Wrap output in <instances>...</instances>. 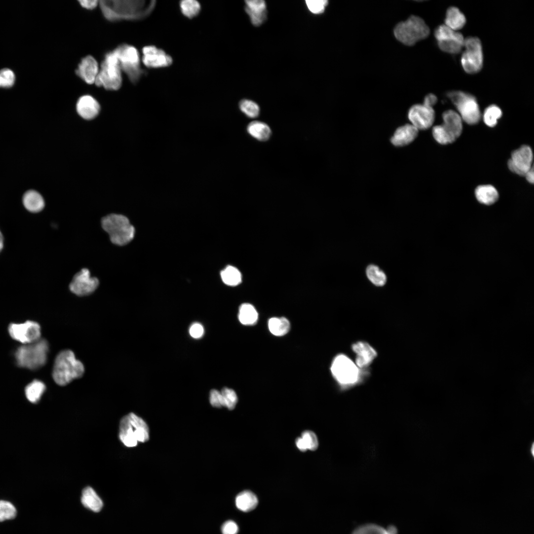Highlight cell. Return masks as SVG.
<instances>
[{"label": "cell", "instance_id": "30", "mask_svg": "<svg viewBox=\"0 0 534 534\" xmlns=\"http://www.w3.org/2000/svg\"><path fill=\"white\" fill-rule=\"evenodd\" d=\"M268 328L273 335L282 336L289 332L290 323L288 319L285 317H273L268 320Z\"/></svg>", "mask_w": 534, "mask_h": 534}, {"label": "cell", "instance_id": "8", "mask_svg": "<svg viewBox=\"0 0 534 534\" xmlns=\"http://www.w3.org/2000/svg\"><path fill=\"white\" fill-rule=\"evenodd\" d=\"M118 57L120 66L130 81L135 84L145 74L140 66V57L137 49L127 44L119 45L114 49Z\"/></svg>", "mask_w": 534, "mask_h": 534}, {"label": "cell", "instance_id": "33", "mask_svg": "<svg viewBox=\"0 0 534 534\" xmlns=\"http://www.w3.org/2000/svg\"><path fill=\"white\" fill-rule=\"evenodd\" d=\"M434 36L438 42L450 40L464 41L461 33L455 32L445 25H441L437 27L435 31Z\"/></svg>", "mask_w": 534, "mask_h": 534}, {"label": "cell", "instance_id": "15", "mask_svg": "<svg viewBox=\"0 0 534 534\" xmlns=\"http://www.w3.org/2000/svg\"><path fill=\"white\" fill-rule=\"evenodd\" d=\"M142 52V61L147 68H166L170 66L173 63V59L170 55L155 45L144 46Z\"/></svg>", "mask_w": 534, "mask_h": 534}, {"label": "cell", "instance_id": "10", "mask_svg": "<svg viewBox=\"0 0 534 534\" xmlns=\"http://www.w3.org/2000/svg\"><path fill=\"white\" fill-rule=\"evenodd\" d=\"M333 377L342 388L356 384L359 379L358 367L349 357L339 354L333 359L331 367Z\"/></svg>", "mask_w": 534, "mask_h": 534}, {"label": "cell", "instance_id": "21", "mask_svg": "<svg viewBox=\"0 0 534 534\" xmlns=\"http://www.w3.org/2000/svg\"><path fill=\"white\" fill-rule=\"evenodd\" d=\"M443 129L451 136L456 139L461 134L463 129L462 120L459 114L452 110L444 112L442 115Z\"/></svg>", "mask_w": 534, "mask_h": 534}, {"label": "cell", "instance_id": "7", "mask_svg": "<svg viewBox=\"0 0 534 534\" xmlns=\"http://www.w3.org/2000/svg\"><path fill=\"white\" fill-rule=\"evenodd\" d=\"M430 29L423 19L411 15L404 21L399 23L395 27L396 38L402 44L411 46L426 38Z\"/></svg>", "mask_w": 534, "mask_h": 534}, {"label": "cell", "instance_id": "44", "mask_svg": "<svg viewBox=\"0 0 534 534\" xmlns=\"http://www.w3.org/2000/svg\"><path fill=\"white\" fill-rule=\"evenodd\" d=\"M303 439L307 449L314 451L318 446V441L316 435L311 431H304L301 436Z\"/></svg>", "mask_w": 534, "mask_h": 534}, {"label": "cell", "instance_id": "50", "mask_svg": "<svg viewBox=\"0 0 534 534\" xmlns=\"http://www.w3.org/2000/svg\"><path fill=\"white\" fill-rule=\"evenodd\" d=\"M79 2L84 8L92 9L95 8L98 4L99 1L94 0H79Z\"/></svg>", "mask_w": 534, "mask_h": 534}, {"label": "cell", "instance_id": "20", "mask_svg": "<svg viewBox=\"0 0 534 534\" xmlns=\"http://www.w3.org/2000/svg\"><path fill=\"white\" fill-rule=\"evenodd\" d=\"M245 2V10L252 24L255 26L263 24L267 18L265 1L263 0H247Z\"/></svg>", "mask_w": 534, "mask_h": 534}, {"label": "cell", "instance_id": "4", "mask_svg": "<svg viewBox=\"0 0 534 534\" xmlns=\"http://www.w3.org/2000/svg\"><path fill=\"white\" fill-rule=\"evenodd\" d=\"M119 437L125 446L134 447L138 442L144 443L149 440L148 426L141 418L130 413L120 421Z\"/></svg>", "mask_w": 534, "mask_h": 534}, {"label": "cell", "instance_id": "39", "mask_svg": "<svg viewBox=\"0 0 534 534\" xmlns=\"http://www.w3.org/2000/svg\"><path fill=\"white\" fill-rule=\"evenodd\" d=\"M222 406L229 410H232L235 407L237 401V396L235 391L227 387L223 388L221 392Z\"/></svg>", "mask_w": 534, "mask_h": 534}, {"label": "cell", "instance_id": "52", "mask_svg": "<svg viewBox=\"0 0 534 534\" xmlns=\"http://www.w3.org/2000/svg\"><path fill=\"white\" fill-rule=\"evenodd\" d=\"M524 176L526 177V179L527 180V181L529 182H530L531 183H532V184L534 183V173L533 166L532 167V168L529 171H528L526 173V174H525V175Z\"/></svg>", "mask_w": 534, "mask_h": 534}, {"label": "cell", "instance_id": "6", "mask_svg": "<svg viewBox=\"0 0 534 534\" xmlns=\"http://www.w3.org/2000/svg\"><path fill=\"white\" fill-rule=\"evenodd\" d=\"M121 70L115 51L113 50L106 53L95 79V85L102 87L106 90L119 89L122 84Z\"/></svg>", "mask_w": 534, "mask_h": 534}, {"label": "cell", "instance_id": "27", "mask_svg": "<svg viewBox=\"0 0 534 534\" xmlns=\"http://www.w3.org/2000/svg\"><path fill=\"white\" fill-rule=\"evenodd\" d=\"M466 22L465 15L458 8L451 6L447 9L445 18V25L455 31L463 28Z\"/></svg>", "mask_w": 534, "mask_h": 534}, {"label": "cell", "instance_id": "9", "mask_svg": "<svg viewBox=\"0 0 534 534\" xmlns=\"http://www.w3.org/2000/svg\"><path fill=\"white\" fill-rule=\"evenodd\" d=\"M457 109L462 121L469 125L477 124L481 114L477 99L473 95L461 91H451L447 93Z\"/></svg>", "mask_w": 534, "mask_h": 534}, {"label": "cell", "instance_id": "18", "mask_svg": "<svg viewBox=\"0 0 534 534\" xmlns=\"http://www.w3.org/2000/svg\"><path fill=\"white\" fill-rule=\"evenodd\" d=\"M352 350L356 354V364L358 368L369 365L377 356V352L368 343L358 341L352 345Z\"/></svg>", "mask_w": 534, "mask_h": 534}, {"label": "cell", "instance_id": "45", "mask_svg": "<svg viewBox=\"0 0 534 534\" xmlns=\"http://www.w3.org/2000/svg\"><path fill=\"white\" fill-rule=\"evenodd\" d=\"M326 0H307L306 5L309 10L312 13L318 14L324 12L328 4Z\"/></svg>", "mask_w": 534, "mask_h": 534}, {"label": "cell", "instance_id": "3", "mask_svg": "<svg viewBox=\"0 0 534 534\" xmlns=\"http://www.w3.org/2000/svg\"><path fill=\"white\" fill-rule=\"evenodd\" d=\"M48 349V344L44 339L21 346L15 352L16 364L31 370L39 368L46 362Z\"/></svg>", "mask_w": 534, "mask_h": 534}, {"label": "cell", "instance_id": "5", "mask_svg": "<svg viewBox=\"0 0 534 534\" xmlns=\"http://www.w3.org/2000/svg\"><path fill=\"white\" fill-rule=\"evenodd\" d=\"M103 229L109 234L111 241L117 245H125L134 238L135 229L125 216L112 214L101 220Z\"/></svg>", "mask_w": 534, "mask_h": 534}, {"label": "cell", "instance_id": "29", "mask_svg": "<svg viewBox=\"0 0 534 534\" xmlns=\"http://www.w3.org/2000/svg\"><path fill=\"white\" fill-rule=\"evenodd\" d=\"M238 319L243 325H254L258 321V313L252 305L244 303L239 308Z\"/></svg>", "mask_w": 534, "mask_h": 534}, {"label": "cell", "instance_id": "47", "mask_svg": "<svg viewBox=\"0 0 534 534\" xmlns=\"http://www.w3.org/2000/svg\"><path fill=\"white\" fill-rule=\"evenodd\" d=\"M210 402L214 407L223 406L221 392L215 389L212 390L210 393Z\"/></svg>", "mask_w": 534, "mask_h": 534}, {"label": "cell", "instance_id": "48", "mask_svg": "<svg viewBox=\"0 0 534 534\" xmlns=\"http://www.w3.org/2000/svg\"><path fill=\"white\" fill-rule=\"evenodd\" d=\"M189 332L192 337L198 339L203 336L204 328L201 324L197 322L194 323L190 326Z\"/></svg>", "mask_w": 534, "mask_h": 534}, {"label": "cell", "instance_id": "11", "mask_svg": "<svg viewBox=\"0 0 534 534\" xmlns=\"http://www.w3.org/2000/svg\"><path fill=\"white\" fill-rule=\"evenodd\" d=\"M463 46L465 50L462 55L461 63L464 70L469 74L479 72L483 63L482 45L480 39L477 37H468L464 40Z\"/></svg>", "mask_w": 534, "mask_h": 534}, {"label": "cell", "instance_id": "31", "mask_svg": "<svg viewBox=\"0 0 534 534\" xmlns=\"http://www.w3.org/2000/svg\"><path fill=\"white\" fill-rule=\"evenodd\" d=\"M45 388V385L42 381L34 380L26 387V397L31 402L37 403L41 399Z\"/></svg>", "mask_w": 534, "mask_h": 534}, {"label": "cell", "instance_id": "32", "mask_svg": "<svg viewBox=\"0 0 534 534\" xmlns=\"http://www.w3.org/2000/svg\"><path fill=\"white\" fill-rule=\"evenodd\" d=\"M221 277L223 282L228 286H235L239 284L242 281V275L240 271L232 266L226 267L221 272Z\"/></svg>", "mask_w": 534, "mask_h": 534}, {"label": "cell", "instance_id": "49", "mask_svg": "<svg viewBox=\"0 0 534 534\" xmlns=\"http://www.w3.org/2000/svg\"><path fill=\"white\" fill-rule=\"evenodd\" d=\"M437 97L435 94L429 93L425 97L423 104L433 108L437 103Z\"/></svg>", "mask_w": 534, "mask_h": 534}, {"label": "cell", "instance_id": "22", "mask_svg": "<svg viewBox=\"0 0 534 534\" xmlns=\"http://www.w3.org/2000/svg\"><path fill=\"white\" fill-rule=\"evenodd\" d=\"M419 131L411 124L400 127L391 138V143L396 146H404L411 143L417 137Z\"/></svg>", "mask_w": 534, "mask_h": 534}, {"label": "cell", "instance_id": "14", "mask_svg": "<svg viewBox=\"0 0 534 534\" xmlns=\"http://www.w3.org/2000/svg\"><path fill=\"white\" fill-rule=\"evenodd\" d=\"M99 284L98 279L90 276L89 270L83 268L73 277L69 285L70 291L79 296H84L93 293Z\"/></svg>", "mask_w": 534, "mask_h": 534}, {"label": "cell", "instance_id": "51", "mask_svg": "<svg viewBox=\"0 0 534 534\" xmlns=\"http://www.w3.org/2000/svg\"><path fill=\"white\" fill-rule=\"evenodd\" d=\"M295 444L297 448L302 451H306L308 449L307 447L301 437H299L296 439Z\"/></svg>", "mask_w": 534, "mask_h": 534}, {"label": "cell", "instance_id": "41", "mask_svg": "<svg viewBox=\"0 0 534 534\" xmlns=\"http://www.w3.org/2000/svg\"><path fill=\"white\" fill-rule=\"evenodd\" d=\"M432 134L435 139L443 145L451 143L456 140L443 129L441 125L433 128Z\"/></svg>", "mask_w": 534, "mask_h": 534}, {"label": "cell", "instance_id": "40", "mask_svg": "<svg viewBox=\"0 0 534 534\" xmlns=\"http://www.w3.org/2000/svg\"><path fill=\"white\" fill-rule=\"evenodd\" d=\"M464 42L456 40H450L438 42V45L442 51L449 53L455 54L461 51L462 46H463Z\"/></svg>", "mask_w": 534, "mask_h": 534}, {"label": "cell", "instance_id": "26", "mask_svg": "<svg viewBox=\"0 0 534 534\" xmlns=\"http://www.w3.org/2000/svg\"><path fill=\"white\" fill-rule=\"evenodd\" d=\"M475 194L479 202L487 205L494 203L499 197L497 190L491 185L478 186L475 189Z\"/></svg>", "mask_w": 534, "mask_h": 534}, {"label": "cell", "instance_id": "23", "mask_svg": "<svg viewBox=\"0 0 534 534\" xmlns=\"http://www.w3.org/2000/svg\"><path fill=\"white\" fill-rule=\"evenodd\" d=\"M23 205L29 212L37 213L43 210L44 201L42 196L34 190L26 192L22 198Z\"/></svg>", "mask_w": 534, "mask_h": 534}, {"label": "cell", "instance_id": "2", "mask_svg": "<svg viewBox=\"0 0 534 534\" xmlns=\"http://www.w3.org/2000/svg\"><path fill=\"white\" fill-rule=\"evenodd\" d=\"M85 371L83 364L77 359L71 350L60 352L54 360L52 377L55 383L65 386L75 379L82 376Z\"/></svg>", "mask_w": 534, "mask_h": 534}, {"label": "cell", "instance_id": "36", "mask_svg": "<svg viewBox=\"0 0 534 534\" xmlns=\"http://www.w3.org/2000/svg\"><path fill=\"white\" fill-rule=\"evenodd\" d=\"M366 274L369 280L376 286H383L386 282L385 274L375 265L368 266L366 269Z\"/></svg>", "mask_w": 534, "mask_h": 534}, {"label": "cell", "instance_id": "13", "mask_svg": "<svg viewBox=\"0 0 534 534\" xmlns=\"http://www.w3.org/2000/svg\"><path fill=\"white\" fill-rule=\"evenodd\" d=\"M533 153L531 148L526 145L513 151L507 165L512 172L524 176L533 167Z\"/></svg>", "mask_w": 534, "mask_h": 534}, {"label": "cell", "instance_id": "53", "mask_svg": "<svg viewBox=\"0 0 534 534\" xmlns=\"http://www.w3.org/2000/svg\"><path fill=\"white\" fill-rule=\"evenodd\" d=\"M4 247V237L3 235L0 230V253Z\"/></svg>", "mask_w": 534, "mask_h": 534}, {"label": "cell", "instance_id": "37", "mask_svg": "<svg viewBox=\"0 0 534 534\" xmlns=\"http://www.w3.org/2000/svg\"><path fill=\"white\" fill-rule=\"evenodd\" d=\"M239 107L240 110L249 118H255L259 115V106L252 100L246 99H242L239 102Z\"/></svg>", "mask_w": 534, "mask_h": 534}, {"label": "cell", "instance_id": "42", "mask_svg": "<svg viewBox=\"0 0 534 534\" xmlns=\"http://www.w3.org/2000/svg\"><path fill=\"white\" fill-rule=\"evenodd\" d=\"M16 515V509L10 502L0 500V522L13 519Z\"/></svg>", "mask_w": 534, "mask_h": 534}, {"label": "cell", "instance_id": "25", "mask_svg": "<svg viewBox=\"0 0 534 534\" xmlns=\"http://www.w3.org/2000/svg\"><path fill=\"white\" fill-rule=\"evenodd\" d=\"M236 507L243 512H249L254 509L258 503L257 496L250 490H244L235 498Z\"/></svg>", "mask_w": 534, "mask_h": 534}, {"label": "cell", "instance_id": "17", "mask_svg": "<svg viewBox=\"0 0 534 534\" xmlns=\"http://www.w3.org/2000/svg\"><path fill=\"white\" fill-rule=\"evenodd\" d=\"M98 72V63L91 55L82 58L76 70V75L88 84L94 83Z\"/></svg>", "mask_w": 534, "mask_h": 534}, {"label": "cell", "instance_id": "35", "mask_svg": "<svg viewBox=\"0 0 534 534\" xmlns=\"http://www.w3.org/2000/svg\"><path fill=\"white\" fill-rule=\"evenodd\" d=\"M502 112L501 109L496 105H491L486 108L483 114V120L488 126L494 127L497 120L501 118Z\"/></svg>", "mask_w": 534, "mask_h": 534}, {"label": "cell", "instance_id": "28", "mask_svg": "<svg viewBox=\"0 0 534 534\" xmlns=\"http://www.w3.org/2000/svg\"><path fill=\"white\" fill-rule=\"evenodd\" d=\"M247 131L250 135L261 141L267 140L271 134V130L267 124L258 121L249 123Z\"/></svg>", "mask_w": 534, "mask_h": 534}, {"label": "cell", "instance_id": "1", "mask_svg": "<svg viewBox=\"0 0 534 534\" xmlns=\"http://www.w3.org/2000/svg\"><path fill=\"white\" fill-rule=\"evenodd\" d=\"M99 3L103 16L110 21L142 20L151 14L156 5L155 0H102Z\"/></svg>", "mask_w": 534, "mask_h": 534}, {"label": "cell", "instance_id": "16", "mask_svg": "<svg viewBox=\"0 0 534 534\" xmlns=\"http://www.w3.org/2000/svg\"><path fill=\"white\" fill-rule=\"evenodd\" d=\"M408 118L411 124L418 131L425 130L433 124L435 119L434 109L424 104H415L408 112Z\"/></svg>", "mask_w": 534, "mask_h": 534}, {"label": "cell", "instance_id": "46", "mask_svg": "<svg viewBox=\"0 0 534 534\" xmlns=\"http://www.w3.org/2000/svg\"><path fill=\"white\" fill-rule=\"evenodd\" d=\"M238 532V527L237 524L233 521H226L222 526V534H237Z\"/></svg>", "mask_w": 534, "mask_h": 534}, {"label": "cell", "instance_id": "38", "mask_svg": "<svg viewBox=\"0 0 534 534\" xmlns=\"http://www.w3.org/2000/svg\"><path fill=\"white\" fill-rule=\"evenodd\" d=\"M352 534H391L389 530L381 526L374 524H367L356 528Z\"/></svg>", "mask_w": 534, "mask_h": 534}, {"label": "cell", "instance_id": "19", "mask_svg": "<svg viewBox=\"0 0 534 534\" xmlns=\"http://www.w3.org/2000/svg\"><path fill=\"white\" fill-rule=\"evenodd\" d=\"M100 108L97 101L89 95L80 97L76 104V110L78 114L86 120H91L95 118L99 114Z\"/></svg>", "mask_w": 534, "mask_h": 534}, {"label": "cell", "instance_id": "34", "mask_svg": "<svg viewBox=\"0 0 534 534\" xmlns=\"http://www.w3.org/2000/svg\"><path fill=\"white\" fill-rule=\"evenodd\" d=\"M179 6L182 15L188 19L198 16L201 10L200 3L195 0H181Z\"/></svg>", "mask_w": 534, "mask_h": 534}, {"label": "cell", "instance_id": "24", "mask_svg": "<svg viewBox=\"0 0 534 534\" xmlns=\"http://www.w3.org/2000/svg\"><path fill=\"white\" fill-rule=\"evenodd\" d=\"M81 502L87 508L94 512H99L103 502L95 490L90 487L85 488L82 493Z\"/></svg>", "mask_w": 534, "mask_h": 534}, {"label": "cell", "instance_id": "12", "mask_svg": "<svg viewBox=\"0 0 534 534\" xmlns=\"http://www.w3.org/2000/svg\"><path fill=\"white\" fill-rule=\"evenodd\" d=\"M10 337L24 344L34 343L40 339L41 327L36 322L28 320L23 323H12L8 327Z\"/></svg>", "mask_w": 534, "mask_h": 534}, {"label": "cell", "instance_id": "43", "mask_svg": "<svg viewBox=\"0 0 534 534\" xmlns=\"http://www.w3.org/2000/svg\"><path fill=\"white\" fill-rule=\"evenodd\" d=\"M15 76L13 72L8 68L0 70V87L9 88L14 84Z\"/></svg>", "mask_w": 534, "mask_h": 534}]
</instances>
